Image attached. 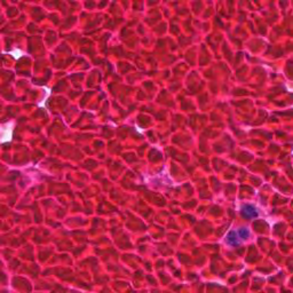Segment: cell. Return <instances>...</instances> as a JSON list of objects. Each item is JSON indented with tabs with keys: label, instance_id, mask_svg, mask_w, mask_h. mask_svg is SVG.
Instances as JSON below:
<instances>
[{
	"label": "cell",
	"instance_id": "obj_1",
	"mask_svg": "<svg viewBox=\"0 0 293 293\" xmlns=\"http://www.w3.org/2000/svg\"><path fill=\"white\" fill-rule=\"evenodd\" d=\"M240 213H242L243 217L247 219H253L258 217L257 209L252 205H244L242 208V211H240Z\"/></svg>",
	"mask_w": 293,
	"mask_h": 293
},
{
	"label": "cell",
	"instance_id": "obj_2",
	"mask_svg": "<svg viewBox=\"0 0 293 293\" xmlns=\"http://www.w3.org/2000/svg\"><path fill=\"white\" fill-rule=\"evenodd\" d=\"M227 240L231 247H237V245L239 244V240L237 239V234L235 231H230L229 234L227 235Z\"/></svg>",
	"mask_w": 293,
	"mask_h": 293
},
{
	"label": "cell",
	"instance_id": "obj_3",
	"mask_svg": "<svg viewBox=\"0 0 293 293\" xmlns=\"http://www.w3.org/2000/svg\"><path fill=\"white\" fill-rule=\"evenodd\" d=\"M238 234L240 235V237H242L243 239H245V238H248V237H249V230L245 229V228H243V229H240L238 231Z\"/></svg>",
	"mask_w": 293,
	"mask_h": 293
}]
</instances>
